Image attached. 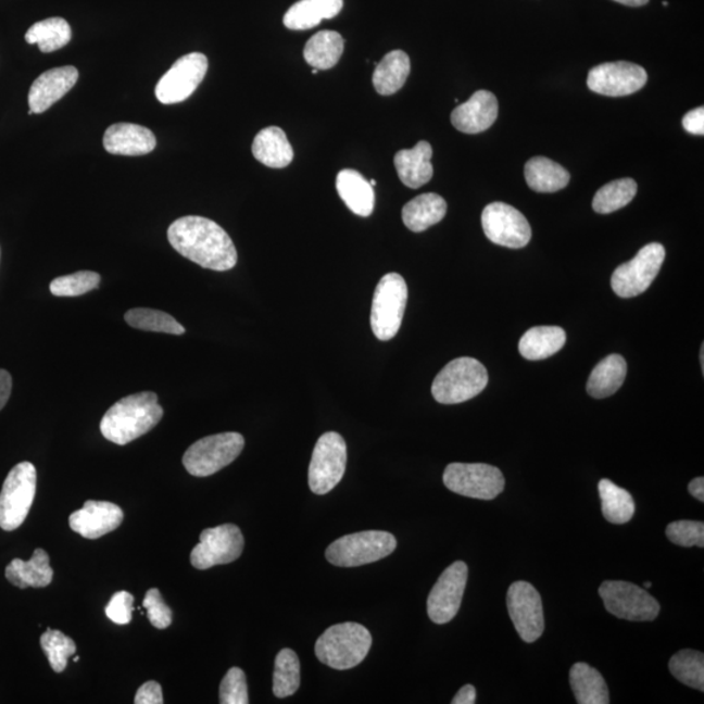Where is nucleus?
<instances>
[{
    "label": "nucleus",
    "mask_w": 704,
    "mask_h": 704,
    "mask_svg": "<svg viewBox=\"0 0 704 704\" xmlns=\"http://www.w3.org/2000/svg\"><path fill=\"white\" fill-rule=\"evenodd\" d=\"M410 58L402 50L390 51L376 64L372 83L378 95L391 96L400 90L410 75Z\"/></svg>",
    "instance_id": "nucleus-32"
},
{
    "label": "nucleus",
    "mask_w": 704,
    "mask_h": 704,
    "mask_svg": "<svg viewBox=\"0 0 704 704\" xmlns=\"http://www.w3.org/2000/svg\"><path fill=\"white\" fill-rule=\"evenodd\" d=\"M443 485L456 494L478 500H493L505 488L504 475L486 463H450Z\"/></svg>",
    "instance_id": "nucleus-9"
},
{
    "label": "nucleus",
    "mask_w": 704,
    "mask_h": 704,
    "mask_svg": "<svg viewBox=\"0 0 704 704\" xmlns=\"http://www.w3.org/2000/svg\"><path fill=\"white\" fill-rule=\"evenodd\" d=\"M525 178L532 191L553 193L569 185L570 174L558 163L545 156H535L526 163Z\"/></svg>",
    "instance_id": "nucleus-31"
},
{
    "label": "nucleus",
    "mask_w": 704,
    "mask_h": 704,
    "mask_svg": "<svg viewBox=\"0 0 704 704\" xmlns=\"http://www.w3.org/2000/svg\"><path fill=\"white\" fill-rule=\"evenodd\" d=\"M348 463V447L343 437L337 432H326L319 437L309 469V485L316 494L332 491L342 480Z\"/></svg>",
    "instance_id": "nucleus-11"
},
{
    "label": "nucleus",
    "mask_w": 704,
    "mask_h": 704,
    "mask_svg": "<svg viewBox=\"0 0 704 704\" xmlns=\"http://www.w3.org/2000/svg\"><path fill=\"white\" fill-rule=\"evenodd\" d=\"M244 443V437L237 432L204 437L188 448L183 465L196 478H206L237 460Z\"/></svg>",
    "instance_id": "nucleus-8"
},
{
    "label": "nucleus",
    "mask_w": 704,
    "mask_h": 704,
    "mask_svg": "<svg viewBox=\"0 0 704 704\" xmlns=\"http://www.w3.org/2000/svg\"><path fill=\"white\" fill-rule=\"evenodd\" d=\"M41 648L56 674H62L67 668L68 658L76 654V643L59 630H46L41 637Z\"/></svg>",
    "instance_id": "nucleus-41"
},
{
    "label": "nucleus",
    "mask_w": 704,
    "mask_h": 704,
    "mask_svg": "<svg viewBox=\"0 0 704 704\" xmlns=\"http://www.w3.org/2000/svg\"><path fill=\"white\" fill-rule=\"evenodd\" d=\"M432 147L427 141H419L413 149H403L395 154L394 166L404 186L416 189L432 179Z\"/></svg>",
    "instance_id": "nucleus-23"
},
{
    "label": "nucleus",
    "mask_w": 704,
    "mask_h": 704,
    "mask_svg": "<svg viewBox=\"0 0 704 704\" xmlns=\"http://www.w3.org/2000/svg\"><path fill=\"white\" fill-rule=\"evenodd\" d=\"M652 583L651 582H644V589H651Z\"/></svg>",
    "instance_id": "nucleus-53"
},
{
    "label": "nucleus",
    "mask_w": 704,
    "mask_h": 704,
    "mask_svg": "<svg viewBox=\"0 0 704 704\" xmlns=\"http://www.w3.org/2000/svg\"><path fill=\"white\" fill-rule=\"evenodd\" d=\"M312 74H313V75H317V74H318V70H317V68H313V70H312Z\"/></svg>",
    "instance_id": "nucleus-54"
},
{
    "label": "nucleus",
    "mask_w": 704,
    "mask_h": 704,
    "mask_svg": "<svg viewBox=\"0 0 704 704\" xmlns=\"http://www.w3.org/2000/svg\"><path fill=\"white\" fill-rule=\"evenodd\" d=\"M300 687V663L298 655L290 649L279 651L274 664L273 693L287 697L297 693Z\"/></svg>",
    "instance_id": "nucleus-38"
},
{
    "label": "nucleus",
    "mask_w": 704,
    "mask_h": 704,
    "mask_svg": "<svg viewBox=\"0 0 704 704\" xmlns=\"http://www.w3.org/2000/svg\"><path fill=\"white\" fill-rule=\"evenodd\" d=\"M447 201L437 193H424L407 202L402 209L403 224L408 230L423 232L445 217Z\"/></svg>",
    "instance_id": "nucleus-27"
},
{
    "label": "nucleus",
    "mask_w": 704,
    "mask_h": 704,
    "mask_svg": "<svg viewBox=\"0 0 704 704\" xmlns=\"http://www.w3.org/2000/svg\"><path fill=\"white\" fill-rule=\"evenodd\" d=\"M77 80L78 71L74 65H64V67L43 72L36 78L29 90L28 102L33 114H42L52 104L62 100L75 87Z\"/></svg>",
    "instance_id": "nucleus-20"
},
{
    "label": "nucleus",
    "mask_w": 704,
    "mask_h": 704,
    "mask_svg": "<svg viewBox=\"0 0 704 704\" xmlns=\"http://www.w3.org/2000/svg\"><path fill=\"white\" fill-rule=\"evenodd\" d=\"M598 488L606 520L611 524L624 525L634 517L636 502L626 489L619 488L608 479L600 480Z\"/></svg>",
    "instance_id": "nucleus-35"
},
{
    "label": "nucleus",
    "mask_w": 704,
    "mask_h": 704,
    "mask_svg": "<svg viewBox=\"0 0 704 704\" xmlns=\"http://www.w3.org/2000/svg\"><path fill=\"white\" fill-rule=\"evenodd\" d=\"M72 37L71 26L62 17H50L33 24L25 35L29 45H38L39 50L49 54L68 45Z\"/></svg>",
    "instance_id": "nucleus-36"
},
{
    "label": "nucleus",
    "mask_w": 704,
    "mask_h": 704,
    "mask_svg": "<svg viewBox=\"0 0 704 704\" xmlns=\"http://www.w3.org/2000/svg\"><path fill=\"white\" fill-rule=\"evenodd\" d=\"M169 244L183 257L205 269L226 272L238 263V252L228 234L214 221L187 215L173 222L167 230Z\"/></svg>",
    "instance_id": "nucleus-1"
},
{
    "label": "nucleus",
    "mask_w": 704,
    "mask_h": 704,
    "mask_svg": "<svg viewBox=\"0 0 704 704\" xmlns=\"http://www.w3.org/2000/svg\"><path fill=\"white\" fill-rule=\"evenodd\" d=\"M499 116V101L491 91H475L452 113L453 126L463 134H480L493 126Z\"/></svg>",
    "instance_id": "nucleus-21"
},
{
    "label": "nucleus",
    "mask_w": 704,
    "mask_h": 704,
    "mask_svg": "<svg viewBox=\"0 0 704 704\" xmlns=\"http://www.w3.org/2000/svg\"><path fill=\"white\" fill-rule=\"evenodd\" d=\"M37 491V472L30 462L18 463L4 480L0 493V528L16 530L30 512Z\"/></svg>",
    "instance_id": "nucleus-7"
},
{
    "label": "nucleus",
    "mask_w": 704,
    "mask_h": 704,
    "mask_svg": "<svg viewBox=\"0 0 704 704\" xmlns=\"http://www.w3.org/2000/svg\"><path fill=\"white\" fill-rule=\"evenodd\" d=\"M670 674L687 687L704 690V655L701 651H678L669 662Z\"/></svg>",
    "instance_id": "nucleus-39"
},
{
    "label": "nucleus",
    "mask_w": 704,
    "mask_h": 704,
    "mask_svg": "<svg viewBox=\"0 0 704 704\" xmlns=\"http://www.w3.org/2000/svg\"><path fill=\"white\" fill-rule=\"evenodd\" d=\"M482 230L492 243L513 248H524L530 243L532 231L525 215L505 202H492L481 214Z\"/></svg>",
    "instance_id": "nucleus-14"
},
{
    "label": "nucleus",
    "mask_w": 704,
    "mask_h": 704,
    "mask_svg": "<svg viewBox=\"0 0 704 704\" xmlns=\"http://www.w3.org/2000/svg\"><path fill=\"white\" fill-rule=\"evenodd\" d=\"M254 159L271 168H284L293 160V150L282 129L267 127L260 130L252 143Z\"/></svg>",
    "instance_id": "nucleus-25"
},
{
    "label": "nucleus",
    "mask_w": 704,
    "mask_h": 704,
    "mask_svg": "<svg viewBox=\"0 0 704 704\" xmlns=\"http://www.w3.org/2000/svg\"><path fill=\"white\" fill-rule=\"evenodd\" d=\"M136 704H162L163 694L162 688L159 682L148 681L142 684V687L137 690L135 696Z\"/></svg>",
    "instance_id": "nucleus-47"
},
{
    "label": "nucleus",
    "mask_w": 704,
    "mask_h": 704,
    "mask_svg": "<svg viewBox=\"0 0 704 704\" xmlns=\"http://www.w3.org/2000/svg\"><path fill=\"white\" fill-rule=\"evenodd\" d=\"M243 550L244 538L238 526L226 524L206 528L200 535V543L193 548L191 564L199 570L231 564L241 556Z\"/></svg>",
    "instance_id": "nucleus-13"
},
{
    "label": "nucleus",
    "mask_w": 704,
    "mask_h": 704,
    "mask_svg": "<svg viewBox=\"0 0 704 704\" xmlns=\"http://www.w3.org/2000/svg\"><path fill=\"white\" fill-rule=\"evenodd\" d=\"M570 684L579 704H608L609 691L605 680L595 668L586 663L574 664Z\"/></svg>",
    "instance_id": "nucleus-33"
},
{
    "label": "nucleus",
    "mask_w": 704,
    "mask_h": 704,
    "mask_svg": "<svg viewBox=\"0 0 704 704\" xmlns=\"http://www.w3.org/2000/svg\"><path fill=\"white\" fill-rule=\"evenodd\" d=\"M628 374V364L624 356L613 354L603 359L591 372L587 381V393L598 400L611 397L623 387Z\"/></svg>",
    "instance_id": "nucleus-30"
},
{
    "label": "nucleus",
    "mask_w": 704,
    "mask_h": 704,
    "mask_svg": "<svg viewBox=\"0 0 704 704\" xmlns=\"http://www.w3.org/2000/svg\"><path fill=\"white\" fill-rule=\"evenodd\" d=\"M12 390V377L9 372L0 369V410L9 402Z\"/></svg>",
    "instance_id": "nucleus-49"
},
{
    "label": "nucleus",
    "mask_w": 704,
    "mask_h": 704,
    "mask_svg": "<svg viewBox=\"0 0 704 704\" xmlns=\"http://www.w3.org/2000/svg\"><path fill=\"white\" fill-rule=\"evenodd\" d=\"M134 595L127 591L116 592L106 606V616L116 625L133 621Z\"/></svg>",
    "instance_id": "nucleus-46"
},
{
    "label": "nucleus",
    "mask_w": 704,
    "mask_h": 704,
    "mask_svg": "<svg viewBox=\"0 0 704 704\" xmlns=\"http://www.w3.org/2000/svg\"><path fill=\"white\" fill-rule=\"evenodd\" d=\"M52 577L54 571L50 566L49 554L43 550H36L29 561L15 558L5 567V578L18 589H41L51 583Z\"/></svg>",
    "instance_id": "nucleus-26"
},
{
    "label": "nucleus",
    "mask_w": 704,
    "mask_h": 704,
    "mask_svg": "<svg viewBox=\"0 0 704 704\" xmlns=\"http://www.w3.org/2000/svg\"><path fill=\"white\" fill-rule=\"evenodd\" d=\"M566 332L560 326H535L519 341V354L527 361H543L564 348Z\"/></svg>",
    "instance_id": "nucleus-29"
},
{
    "label": "nucleus",
    "mask_w": 704,
    "mask_h": 704,
    "mask_svg": "<svg viewBox=\"0 0 704 704\" xmlns=\"http://www.w3.org/2000/svg\"><path fill=\"white\" fill-rule=\"evenodd\" d=\"M476 702V689L473 684H465L452 701L453 704H474Z\"/></svg>",
    "instance_id": "nucleus-50"
},
{
    "label": "nucleus",
    "mask_w": 704,
    "mask_h": 704,
    "mask_svg": "<svg viewBox=\"0 0 704 704\" xmlns=\"http://www.w3.org/2000/svg\"><path fill=\"white\" fill-rule=\"evenodd\" d=\"M689 492L696 500H700L701 502L704 501V478H702V476L701 478H695L690 482Z\"/></svg>",
    "instance_id": "nucleus-51"
},
{
    "label": "nucleus",
    "mask_w": 704,
    "mask_h": 704,
    "mask_svg": "<svg viewBox=\"0 0 704 704\" xmlns=\"http://www.w3.org/2000/svg\"><path fill=\"white\" fill-rule=\"evenodd\" d=\"M162 416L159 397L153 391H142L124 397L109 408L100 424L101 433L116 445H127L150 432Z\"/></svg>",
    "instance_id": "nucleus-2"
},
{
    "label": "nucleus",
    "mask_w": 704,
    "mask_h": 704,
    "mask_svg": "<svg viewBox=\"0 0 704 704\" xmlns=\"http://www.w3.org/2000/svg\"><path fill=\"white\" fill-rule=\"evenodd\" d=\"M124 319L129 326L135 329L166 332V335L181 336L185 335V326L180 325L168 313L150 310V309H134L127 311Z\"/></svg>",
    "instance_id": "nucleus-40"
},
{
    "label": "nucleus",
    "mask_w": 704,
    "mask_h": 704,
    "mask_svg": "<svg viewBox=\"0 0 704 704\" xmlns=\"http://www.w3.org/2000/svg\"><path fill=\"white\" fill-rule=\"evenodd\" d=\"M648 72L629 62L604 63L589 72L587 85L592 91L606 97L637 93L648 83Z\"/></svg>",
    "instance_id": "nucleus-18"
},
{
    "label": "nucleus",
    "mask_w": 704,
    "mask_h": 704,
    "mask_svg": "<svg viewBox=\"0 0 704 704\" xmlns=\"http://www.w3.org/2000/svg\"><path fill=\"white\" fill-rule=\"evenodd\" d=\"M344 41L341 35L332 30L318 32L304 48L305 62L313 68L330 70L341 59Z\"/></svg>",
    "instance_id": "nucleus-34"
},
{
    "label": "nucleus",
    "mask_w": 704,
    "mask_h": 704,
    "mask_svg": "<svg viewBox=\"0 0 704 704\" xmlns=\"http://www.w3.org/2000/svg\"><path fill=\"white\" fill-rule=\"evenodd\" d=\"M103 147L110 154L146 155L156 147L152 130L134 123H116L103 136Z\"/></svg>",
    "instance_id": "nucleus-22"
},
{
    "label": "nucleus",
    "mask_w": 704,
    "mask_h": 704,
    "mask_svg": "<svg viewBox=\"0 0 704 704\" xmlns=\"http://www.w3.org/2000/svg\"><path fill=\"white\" fill-rule=\"evenodd\" d=\"M397 548V539L387 531H363L332 541L326 550V560L331 565L355 567L376 563Z\"/></svg>",
    "instance_id": "nucleus-6"
},
{
    "label": "nucleus",
    "mask_w": 704,
    "mask_h": 704,
    "mask_svg": "<svg viewBox=\"0 0 704 704\" xmlns=\"http://www.w3.org/2000/svg\"><path fill=\"white\" fill-rule=\"evenodd\" d=\"M123 517L122 508L113 502L89 500L80 511L71 514L70 527L85 539L96 540L116 530Z\"/></svg>",
    "instance_id": "nucleus-19"
},
{
    "label": "nucleus",
    "mask_w": 704,
    "mask_h": 704,
    "mask_svg": "<svg viewBox=\"0 0 704 704\" xmlns=\"http://www.w3.org/2000/svg\"><path fill=\"white\" fill-rule=\"evenodd\" d=\"M488 372L474 357L454 359L442 368L432 384V395L442 404H456L473 400L488 385Z\"/></svg>",
    "instance_id": "nucleus-4"
},
{
    "label": "nucleus",
    "mask_w": 704,
    "mask_h": 704,
    "mask_svg": "<svg viewBox=\"0 0 704 704\" xmlns=\"http://www.w3.org/2000/svg\"><path fill=\"white\" fill-rule=\"evenodd\" d=\"M665 260V248L661 243L644 246L637 256L619 265L612 276V289L624 299L641 296L649 289Z\"/></svg>",
    "instance_id": "nucleus-12"
},
{
    "label": "nucleus",
    "mask_w": 704,
    "mask_h": 704,
    "mask_svg": "<svg viewBox=\"0 0 704 704\" xmlns=\"http://www.w3.org/2000/svg\"><path fill=\"white\" fill-rule=\"evenodd\" d=\"M671 543L680 546H704V525L696 520L671 521L667 527Z\"/></svg>",
    "instance_id": "nucleus-44"
},
{
    "label": "nucleus",
    "mask_w": 704,
    "mask_h": 704,
    "mask_svg": "<svg viewBox=\"0 0 704 704\" xmlns=\"http://www.w3.org/2000/svg\"><path fill=\"white\" fill-rule=\"evenodd\" d=\"M615 2L629 7H641L648 4L649 0H615Z\"/></svg>",
    "instance_id": "nucleus-52"
},
{
    "label": "nucleus",
    "mask_w": 704,
    "mask_h": 704,
    "mask_svg": "<svg viewBox=\"0 0 704 704\" xmlns=\"http://www.w3.org/2000/svg\"><path fill=\"white\" fill-rule=\"evenodd\" d=\"M507 611L518 634L533 643L544 632V611L540 593L531 583L514 582L507 591Z\"/></svg>",
    "instance_id": "nucleus-16"
},
{
    "label": "nucleus",
    "mask_w": 704,
    "mask_h": 704,
    "mask_svg": "<svg viewBox=\"0 0 704 704\" xmlns=\"http://www.w3.org/2000/svg\"><path fill=\"white\" fill-rule=\"evenodd\" d=\"M407 298L406 280L398 273H388L377 284L370 311V328L377 339L390 341L398 335Z\"/></svg>",
    "instance_id": "nucleus-5"
},
{
    "label": "nucleus",
    "mask_w": 704,
    "mask_h": 704,
    "mask_svg": "<svg viewBox=\"0 0 704 704\" xmlns=\"http://www.w3.org/2000/svg\"><path fill=\"white\" fill-rule=\"evenodd\" d=\"M342 9L343 0H299L286 12L284 24L291 30L312 29L323 20L336 17Z\"/></svg>",
    "instance_id": "nucleus-28"
},
{
    "label": "nucleus",
    "mask_w": 704,
    "mask_h": 704,
    "mask_svg": "<svg viewBox=\"0 0 704 704\" xmlns=\"http://www.w3.org/2000/svg\"><path fill=\"white\" fill-rule=\"evenodd\" d=\"M467 578L468 567L463 561H456L441 574L427 600L428 616L435 624H448L456 616L466 590Z\"/></svg>",
    "instance_id": "nucleus-17"
},
{
    "label": "nucleus",
    "mask_w": 704,
    "mask_h": 704,
    "mask_svg": "<svg viewBox=\"0 0 704 704\" xmlns=\"http://www.w3.org/2000/svg\"><path fill=\"white\" fill-rule=\"evenodd\" d=\"M100 284V274L83 271L55 278L50 284V291L55 297H80L84 293L96 290Z\"/></svg>",
    "instance_id": "nucleus-42"
},
{
    "label": "nucleus",
    "mask_w": 704,
    "mask_h": 704,
    "mask_svg": "<svg viewBox=\"0 0 704 704\" xmlns=\"http://www.w3.org/2000/svg\"><path fill=\"white\" fill-rule=\"evenodd\" d=\"M682 126L689 134L704 135V109L697 108L683 116Z\"/></svg>",
    "instance_id": "nucleus-48"
},
{
    "label": "nucleus",
    "mask_w": 704,
    "mask_h": 704,
    "mask_svg": "<svg viewBox=\"0 0 704 704\" xmlns=\"http://www.w3.org/2000/svg\"><path fill=\"white\" fill-rule=\"evenodd\" d=\"M208 65V58L201 52H191L179 58L156 84V100L163 104L186 101L204 80Z\"/></svg>",
    "instance_id": "nucleus-15"
},
{
    "label": "nucleus",
    "mask_w": 704,
    "mask_h": 704,
    "mask_svg": "<svg viewBox=\"0 0 704 704\" xmlns=\"http://www.w3.org/2000/svg\"><path fill=\"white\" fill-rule=\"evenodd\" d=\"M605 609L617 618L628 621H654L661 612V604L648 591L624 580H606L599 587Z\"/></svg>",
    "instance_id": "nucleus-10"
},
{
    "label": "nucleus",
    "mask_w": 704,
    "mask_h": 704,
    "mask_svg": "<svg viewBox=\"0 0 704 704\" xmlns=\"http://www.w3.org/2000/svg\"><path fill=\"white\" fill-rule=\"evenodd\" d=\"M336 185L339 198L352 213L369 217L375 209V192L361 173L351 168L342 169L337 176Z\"/></svg>",
    "instance_id": "nucleus-24"
},
{
    "label": "nucleus",
    "mask_w": 704,
    "mask_h": 704,
    "mask_svg": "<svg viewBox=\"0 0 704 704\" xmlns=\"http://www.w3.org/2000/svg\"><path fill=\"white\" fill-rule=\"evenodd\" d=\"M143 608L148 611L150 624L156 629H167L173 623V612L163 600L159 589H152L147 592L142 603Z\"/></svg>",
    "instance_id": "nucleus-45"
},
{
    "label": "nucleus",
    "mask_w": 704,
    "mask_h": 704,
    "mask_svg": "<svg viewBox=\"0 0 704 704\" xmlns=\"http://www.w3.org/2000/svg\"><path fill=\"white\" fill-rule=\"evenodd\" d=\"M638 186L630 178L613 180L600 188L593 198L592 208L599 214H609L624 206L636 198Z\"/></svg>",
    "instance_id": "nucleus-37"
},
{
    "label": "nucleus",
    "mask_w": 704,
    "mask_h": 704,
    "mask_svg": "<svg viewBox=\"0 0 704 704\" xmlns=\"http://www.w3.org/2000/svg\"><path fill=\"white\" fill-rule=\"evenodd\" d=\"M219 703L248 704L247 678L243 670L234 667L227 671L219 687Z\"/></svg>",
    "instance_id": "nucleus-43"
},
{
    "label": "nucleus",
    "mask_w": 704,
    "mask_h": 704,
    "mask_svg": "<svg viewBox=\"0 0 704 704\" xmlns=\"http://www.w3.org/2000/svg\"><path fill=\"white\" fill-rule=\"evenodd\" d=\"M372 636L361 624L344 623L330 626L315 645L319 662L337 670L355 668L367 657Z\"/></svg>",
    "instance_id": "nucleus-3"
}]
</instances>
